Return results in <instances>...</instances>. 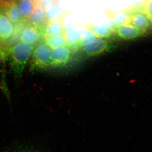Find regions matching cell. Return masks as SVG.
Instances as JSON below:
<instances>
[{"instance_id": "cell-1", "label": "cell", "mask_w": 152, "mask_h": 152, "mask_svg": "<svg viewBox=\"0 0 152 152\" xmlns=\"http://www.w3.org/2000/svg\"><path fill=\"white\" fill-rule=\"evenodd\" d=\"M34 46L20 42L8 50L11 70L15 77L21 78L26 64L31 56Z\"/></svg>"}, {"instance_id": "cell-2", "label": "cell", "mask_w": 152, "mask_h": 152, "mask_svg": "<svg viewBox=\"0 0 152 152\" xmlns=\"http://www.w3.org/2000/svg\"><path fill=\"white\" fill-rule=\"evenodd\" d=\"M52 49L44 42L39 43L34 48L31 55V69L38 71L45 69L50 65Z\"/></svg>"}, {"instance_id": "cell-3", "label": "cell", "mask_w": 152, "mask_h": 152, "mask_svg": "<svg viewBox=\"0 0 152 152\" xmlns=\"http://www.w3.org/2000/svg\"><path fill=\"white\" fill-rule=\"evenodd\" d=\"M130 16V23L143 33L151 26V20L144 12L142 7H134L128 9Z\"/></svg>"}, {"instance_id": "cell-4", "label": "cell", "mask_w": 152, "mask_h": 152, "mask_svg": "<svg viewBox=\"0 0 152 152\" xmlns=\"http://www.w3.org/2000/svg\"><path fill=\"white\" fill-rule=\"evenodd\" d=\"M71 55V50L68 47L52 49L50 66L54 68L64 66L69 62Z\"/></svg>"}, {"instance_id": "cell-5", "label": "cell", "mask_w": 152, "mask_h": 152, "mask_svg": "<svg viewBox=\"0 0 152 152\" xmlns=\"http://www.w3.org/2000/svg\"><path fill=\"white\" fill-rule=\"evenodd\" d=\"M83 51L89 56H96L108 50L110 48L108 42L104 39L96 38L83 47Z\"/></svg>"}, {"instance_id": "cell-6", "label": "cell", "mask_w": 152, "mask_h": 152, "mask_svg": "<svg viewBox=\"0 0 152 152\" xmlns=\"http://www.w3.org/2000/svg\"><path fill=\"white\" fill-rule=\"evenodd\" d=\"M104 12L115 28L130 23V16L128 10L114 11L107 8L105 10Z\"/></svg>"}, {"instance_id": "cell-7", "label": "cell", "mask_w": 152, "mask_h": 152, "mask_svg": "<svg viewBox=\"0 0 152 152\" xmlns=\"http://www.w3.org/2000/svg\"><path fill=\"white\" fill-rule=\"evenodd\" d=\"M42 36V34L41 28L29 25L23 30L20 39L22 42L34 45L39 40Z\"/></svg>"}, {"instance_id": "cell-8", "label": "cell", "mask_w": 152, "mask_h": 152, "mask_svg": "<svg viewBox=\"0 0 152 152\" xmlns=\"http://www.w3.org/2000/svg\"><path fill=\"white\" fill-rule=\"evenodd\" d=\"M115 32L119 37L126 40L140 37L144 34L131 23L117 27L115 28Z\"/></svg>"}, {"instance_id": "cell-9", "label": "cell", "mask_w": 152, "mask_h": 152, "mask_svg": "<svg viewBox=\"0 0 152 152\" xmlns=\"http://www.w3.org/2000/svg\"><path fill=\"white\" fill-rule=\"evenodd\" d=\"M41 31L45 38L64 34L66 28L62 20H56L47 22Z\"/></svg>"}, {"instance_id": "cell-10", "label": "cell", "mask_w": 152, "mask_h": 152, "mask_svg": "<svg viewBox=\"0 0 152 152\" xmlns=\"http://www.w3.org/2000/svg\"><path fill=\"white\" fill-rule=\"evenodd\" d=\"M27 21L30 25L39 28L45 22H48L46 18L45 11L40 5L37 0H35L34 6Z\"/></svg>"}, {"instance_id": "cell-11", "label": "cell", "mask_w": 152, "mask_h": 152, "mask_svg": "<svg viewBox=\"0 0 152 152\" xmlns=\"http://www.w3.org/2000/svg\"><path fill=\"white\" fill-rule=\"evenodd\" d=\"M13 32L12 23L0 10V41L7 40L12 36Z\"/></svg>"}, {"instance_id": "cell-12", "label": "cell", "mask_w": 152, "mask_h": 152, "mask_svg": "<svg viewBox=\"0 0 152 152\" xmlns=\"http://www.w3.org/2000/svg\"><path fill=\"white\" fill-rule=\"evenodd\" d=\"M0 10L12 23L17 24L23 21L17 3Z\"/></svg>"}, {"instance_id": "cell-13", "label": "cell", "mask_w": 152, "mask_h": 152, "mask_svg": "<svg viewBox=\"0 0 152 152\" xmlns=\"http://www.w3.org/2000/svg\"><path fill=\"white\" fill-rule=\"evenodd\" d=\"M81 30L69 28L66 29L65 35L67 41L68 47L72 46L77 48L83 35Z\"/></svg>"}, {"instance_id": "cell-14", "label": "cell", "mask_w": 152, "mask_h": 152, "mask_svg": "<svg viewBox=\"0 0 152 152\" xmlns=\"http://www.w3.org/2000/svg\"><path fill=\"white\" fill-rule=\"evenodd\" d=\"M22 19L27 20L35 4V0H18L17 2Z\"/></svg>"}, {"instance_id": "cell-15", "label": "cell", "mask_w": 152, "mask_h": 152, "mask_svg": "<svg viewBox=\"0 0 152 152\" xmlns=\"http://www.w3.org/2000/svg\"><path fill=\"white\" fill-rule=\"evenodd\" d=\"M44 42L52 49L68 47L65 33L59 35L45 37Z\"/></svg>"}, {"instance_id": "cell-16", "label": "cell", "mask_w": 152, "mask_h": 152, "mask_svg": "<svg viewBox=\"0 0 152 152\" xmlns=\"http://www.w3.org/2000/svg\"><path fill=\"white\" fill-rule=\"evenodd\" d=\"M85 28L91 31L97 38L102 39L109 38L113 34L111 29L104 25L89 24L87 25Z\"/></svg>"}, {"instance_id": "cell-17", "label": "cell", "mask_w": 152, "mask_h": 152, "mask_svg": "<svg viewBox=\"0 0 152 152\" xmlns=\"http://www.w3.org/2000/svg\"><path fill=\"white\" fill-rule=\"evenodd\" d=\"M68 12V11L63 10L59 7L58 5L53 6L45 11L47 21L62 20Z\"/></svg>"}, {"instance_id": "cell-18", "label": "cell", "mask_w": 152, "mask_h": 152, "mask_svg": "<svg viewBox=\"0 0 152 152\" xmlns=\"http://www.w3.org/2000/svg\"><path fill=\"white\" fill-rule=\"evenodd\" d=\"M5 152H44L32 145L19 144L10 147Z\"/></svg>"}, {"instance_id": "cell-19", "label": "cell", "mask_w": 152, "mask_h": 152, "mask_svg": "<svg viewBox=\"0 0 152 152\" xmlns=\"http://www.w3.org/2000/svg\"><path fill=\"white\" fill-rule=\"evenodd\" d=\"M86 29V31L83 34L79 42L77 48L80 47H83L85 45L91 42L96 38H97L91 30Z\"/></svg>"}, {"instance_id": "cell-20", "label": "cell", "mask_w": 152, "mask_h": 152, "mask_svg": "<svg viewBox=\"0 0 152 152\" xmlns=\"http://www.w3.org/2000/svg\"><path fill=\"white\" fill-rule=\"evenodd\" d=\"M144 12L152 20V0H145L142 7Z\"/></svg>"}, {"instance_id": "cell-21", "label": "cell", "mask_w": 152, "mask_h": 152, "mask_svg": "<svg viewBox=\"0 0 152 152\" xmlns=\"http://www.w3.org/2000/svg\"><path fill=\"white\" fill-rule=\"evenodd\" d=\"M41 7L45 11L53 6L58 5L59 0H37Z\"/></svg>"}, {"instance_id": "cell-22", "label": "cell", "mask_w": 152, "mask_h": 152, "mask_svg": "<svg viewBox=\"0 0 152 152\" xmlns=\"http://www.w3.org/2000/svg\"><path fill=\"white\" fill-rule=\"evenodd\" d=\"M18 0H0V10L16 4Z\"/></svg>"}, {"instance_id": "cell-23", "label": "cell", "mask_w": 152, "mask_h": 152, "mask_svg": "<svg viewBox=\"0 0 152 152\" xmlns=\"http://www.w3.org/2000/svg\"><path fill=\"white\" fill-rule=\"evenodd\" d=\"M2 52L0 50V61H1V59L2 57Z\"/></svg>"}, {"instance_id": "cell-24", "label": "cell", "mask_w": 152, "mask_h": 152, "mask_svg": "<svg viewBox=\"0 0 152 152\" xmlns=\"http://www.w3.org/2000/svg\"><path fill=\"white\" fill-rule=\"evenodd\" d=\"M151 26H152V20H151Z\"/></svg>"}]
</instances>
